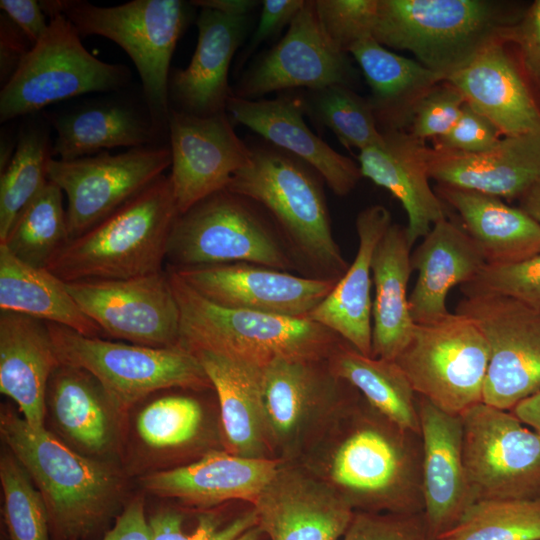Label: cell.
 Segmentation results:
<instances>
[{
  "label": "cell",
  "instance_id": "2e32d148",
  "mask_svg": "<svg viewBox=\"0 0 540 540\" xmlns=\"http://www.w3.org/2000/svg\"><path fill=\"white\" fill-rule=\"evenodd\" d=\"M357 74L347 53L337 49L323 32L314 0H305L285 36L245 72L232 94L255 100L297 87L310 91L331 85L350 87Z\"/></svg>",
  "mask_w": 540,
  "mask_h": 540
},
{
  "label": "cell",
  "instance_id": "8fae6325",
  "mask_svg": "<svg viewBox=\"0 0 540 540\" xmlns=\"http://www.w3.org/2000/svg\"><path fill=\"white\" fill-rule=\"evenodd\" d=\"M395 361L416 395L447 413L461 415L482 402L489 347L465 315L450 312L436 322L415 324Z\"/></svg>",
  "mask_w": 540,
  "mask_h": 540
},
{
  "label": "cell",
  "instance_id": "7dc6e473",
  "mask_svg": "<svg viewBox=\"0 0 540 540\" xmlns=\"http://www.w3.org/2000/svg\"><path fill=\"white\" fill-rule=\"evenodd\" d=\"M466 101L461 92L443 80L434 85L413 108L408 130L413 137L425 141L447 134L457 122Z\"/></svg>",
  "mask_w": 540,
  "mask_h": 540
},
{
  "label": "cell",
  "instance_id": "e0dca14e",
  "mask_svg": "<svg viewBox=\"0 0 540 540\" xmlns=\"http://www.w3.org/2000/svg\"><path fill=\"white\" fill-rule=\"evenodd\" d=\"M171 173L179 214L227 188L247 166L251 150L235 133L226 111L197 116L171 109L168 119Z\"/></svg>",
  "mask_w": 540,
  "mask_h": 540
},
{
  "label": "cell",
  "instance_id": "680465c9",
  "mask_svg": "<svg viewBox=\"0 0 540 540\" xmlns=\"http://www.w3.org/2000/svg\"><path fill=\"white\" fill-rule=\"evenodd\" d=\"M511 412L525 425L540 433V391L517 404Z\"/></svg>",
  "mask_w": 540,
  "mask_h": 540
},
{
  "label": "cell",
  "instance_id": "60d3db41",
  "mask_svg": "<svg viewBox=\"0 0 540 540\" xmlns=\"http://www.w3.org/2000/svg\"><path fill=\"white\" fill-rule=\"evenodd\" d=\"M434 540H540V498L474 501Z\"/></svg>",
  "mask_w": 540,
  "mask_h": 540
},
{
  "label": "cell",
  "instance_id": "4fadbf2b",
  "mask_svg": "<svg viewBox=\"0 0 540 540\" xmlns=\"http://www.w3.org/2000/svg\"><path fill=\"white\" fill-rule=\"evenodd\" d=\"M456 313L472 319L488 343L483 403L511 411L540 391V308L507 296L471 295Z\"/></svg>",
  "mask_w": 540,
  "mask_h": 540
},
{
  "label": "cell",
  "instance_id": "4dcf8cb0",
  "mask_svg": "<svg viewBox=\"0 0 540 540\" xmlns=\"http://www.w3.org/2000/svg\"><path fill=\"white\" fill-rule=\"evenodd\" d=\"M486 260L463 227L447 218L435 223L411 254L417 281L409 295L415 324H427L450 314L446 300L450 290L472 281Z\"/></svg>",
  "mask_w": 540,
  "mask_h": 540
},
{
  "label": "cell",
  "instance_id": "603a6c76",
  "mask_svg": "<svg viewBox=\"0 0 540 540\" xmlns=\"http://www.w3.org/2000/svg\"><path fill=\"white\" fill-rule=\"evenodd\" d=\"M380 145L359 152L362 177L388 190L407 215L406 235L412 247L446 217L444 202L431 188L425 141L405 130L383 131Z\"/></svg>",
  "mask_w": 540,
  "mask_h": 540
},
{
  "label": "cell",
  "instance_id": "8d00e7d4",
  "mask_svg": "<svg viewBox=\"0 0 540 540\" xmlns=\"http://www.w3.org/2000/svg\"><path fill=\"white\" fill-rule=\"evenodd\" d=\"M47 400L58 427L74 443L93 453L111 446L117 411L91 374L60 364L50 379Z\"/></svg>",
  "mask_w": 540,
  "mask_h": 540
},
{
  "label": "cell",
  "instance_id": "7a4b0ae2",
  "mask_svg": "<svg viewBox=\"0 0 540 540\" xmlns=\"http://www.w3.org/2000/svg\"><path fill=\"white\" fill-rule=\"evenodd\" d=\"M247 166L226 190L262 206L276 223L300 275L339 281L349 264L336 242L320 175L274 146L250 147Z\"/></svg>",
  "mask_w": 540,
  "mask_h": 540
},
{
  "label": "cell",
  "instance_id": "d4e9b609",
  "mask_svg": "<svg viewBox=\"0 0 540 540\" xmlns=\"http://www.w3.org/2000/svg\"><path fill=\"white\" fill-rule=\"evenodd\" d=\"M196 25L198 40L189 65L169 78V100L181 112L210 116L226 111L232 91L228 72L247 29L246 16L202 8Z\"/></svg>",
  "mask_w": 540,
  "mask_h": 540
},
{
  "label": "cell",
  "instance_id": "f907efd6",
  "mask_svg": "<svg viewBox=\"0 0 540 540\" xmlns=\"http://www.w3.org/2000/svg\"><path fill=\"white\" fill-rule=\"evenodd\" d=\"M504 43L518 46L527 74L540 89V0L535 1L521 18L507 29Z\"/></svg>",
  "mask_w": 540,
  "mask_h": 540
},
{
  "label": "cell",
  "instance_id": "ba28073f",
  "mask_svg": "<svg viewBox=\"0 0 540 540\" xmlns=\"http://www.w3.org/2000/svg\"><path fill=\"white\" fill-rule=\"evenodd\" d=\"M39 3L49 17L65 15L80 36H102L125 50L139 73L154 126L158 132L168 127L170 62L187 21L183 1L133 0L110 7L79 0Z\"/></svg>",
  "mask_w": 540,
  "mask_h": 540
},
{
  "label": "cell",
  "instance_id": "cb8c5ba5",
  "mask_svg": "<svg viewBox=\"0 0 540 540\" xmlns=\"http://www.w3.org/2000/svg\"><path fill=\"white\" fill-rule=\"evenodd\" d=\"M348 386L331 372L327 359L270 360L264 365V406L271 445L293 448L314 413L344 402Z\"/></svg>",
  "mask_w": 540,
  "mask_h": 540
},
{
  "label": "cell",
  "instance_id": "9f6ffc18",
  "mask_svg": "<svg viewBox=\"0 0 540 540\" xmlns=\"http://www.w3.org/2000/svg\"><path fill=\"white\" fill-rule=\"evenodd\" d=\"M148 523L150 540H209L206 527L201 522L193 534H186L182 515L173 510L157 513Z\"/></svg>",
  "mask_w": 540,
  "mask_h": 540
},
{
  "label": "cell",
  "instance_id": "d590c367",
  "mask_svg": "<svg viewBox=\"0 0 540 540\" xmlns=\"http://www.w3.org/2000/svg\"><path fill=\"white\" fill-rule=\"evenodd\" d=\"M51 122L57 131L51 155L64 161L119 146L152 145L158 134L150 116L120 103L83 107Z\"/></svg>",
  "mask_w": 540,
  "mask_h": 540
},
{
  "label": "cell",
  "instance_id": "4316f807",
  "mask_svg": "<svg viewBox=\"0 0 540 540\" xmlns=\"http://www.w3.org/2000/svg\"><path fill=\"white\" fill-rule=\"evenodd\" d=\"M194 354L217 393L229 452L269 458L272 445L264 406V365L210 350Z\"/></svg>",
  "mask_w": 540,
  "mask_h": 540
},
{
  "label": "cell",
  "instance_id": "bcb514c9",
  "mask_svg": "<svg viewBox=\"0 0 540 540\" xmlns=\"http://www.w3.org/2000/svg\"><path fill=\"white\" fill-rule=\"evenodd\" d=\"M326 37L347 53L357 42L372 37L378 0H314Z\"/></svg>",
  "mask_w": 540,
  "mask_h": 540
},
{
  "label": "cell",
  "instance_id": "ffe728a7",
  "mask_svg": "<svg viewBox=\"0 0 540 540\" xmlns=\"http://www.w3.org/2000/svg\"><path fill=\"white\" fill-rule=\"evenodd\" d=\"M422 441L423 515L432 540L452 528L474 502L462 457L460 415L417 395Z\"/></svg>",
  "mask_w": 540,
  "mask_h": 540
},
{
  "label": "cell",
  "instance_id": "9a60e30c",
  "mask_svg": "<svg viewBox=\"0 0 540 540\" xmlns=\"http://www.w3.org/2000/svg\"><path fill=\"white\" fill-rule=\"evenodd\" d=\"M66 284L81 310L105 335L155 348L178 346L180 311L166 268L127 279Z\"/></svg>",
  "mask_w": 540,
  "mask_h": 540
},
{
  "label": "cell",
  "instance_id": "f1b7e54d",
  "mask_svg": "<svg viewBox=\"0 0 540 540\" xmlns=\"http://www.w3.org/2000/svg\"><path fill=\"white\" fill-rule=\"evenodd\" d=\"M391 224V214L382 205L358 213L355 258L331 292L307 316L367 356L372 352V258Z\"/></svg>",
  "mask_w": 540,
  "mask_h": 540
},
{
  "label": "cell",
  "instance_id": "484cf974",
  "mask_svg": "<svg viewBox=\"0 0 540 540\" xmlns=\"http://www.w3.org/2000/svg\"><path fill=\"white\" fill-rule=\"evenodd\" d=\"M445 80L503 136L540 133V108L505 43L490 44Z\"/></svg>",
  "mask_w": 540,
  "mask_h": 540
},
{
  "label": "cell",
  "instance_id": "1f68e13d",
  "mask_svg": "<svg viewBox=\"0 0 540 540\" xmlns=\"http://www.w3.org/2000/svg\"><path fill=\"white\" fill-rule=\"evenodd\" d=\"M435 192L457 211L487 265L512 264L540 252V224L522 208L473 190L438 185Z\"/></svg>",
  "mask_w": 540,
  "mask_h": 540
},
{
  "label": "cell",
  "instance_id": "ee69618b",
  "mask_svg": "<svg viewBox=\"0 0 540 540\" xmlns=\"http://www.w3.org/2000/svg\"><path fill=\"white\" fill-rule=\"evenodd\" d=\"M202 413L199 402L191 397H162L140 412L137 431L141 439L152 448L177 447L197 435Z\"/></svg>",
  "mask_w": 540,
  "mask_h": 540
},
{
  "label": "cell",
  "instance_id": "7c38bea8",
  "mask_svg": "<svg viewBox=\"0 0 540 540\" xmlns=\"http://www.w3.org/2000/svg\"><path fill=\"white\" fill-rule=\"evenodd\" d=\"M462 457L474 501L540 498V433L480 402L461 415Z\"/></svg>",
  "mask_w": 540,
  "mask_h": 540
},
{
  "label": "cell",
  "instance_id": "c3c4849f",
  "mask_svg": "<svg viewBox=\"0 0 540 540\" xmlns=\"http://www.w3.org/2000/svg\"><path fill=\"white\" fill-rule=\"evenodd\" d=\"M340 540H432L423 513L356 511Z\"/></svg>",
  "mask_w": 540,
  "mask_h": 540
},
{
  "label": "cell",
  "instance_id": "f546056e",
  "mask_svg": "<svg viewBox=\"0 0 540 540\" xmlns=\"http://www.w3.org/2000/svg\"><path fill=\"white\" fill-rule=\"evenodd\" d=\"M280 464L272 458H250L210 452L196 462L146 476L150 492L209 507L230 500L256 501Z\"/></svg>",
  "mask_w": 540,
  "mask_h": 540
},
{
  "label": "cell",
  "instance_id": "681fc988",
  "mask_svg": "<svg viewBox=\"0 0 540 540\" xmlns=\"http://www.w3.org/2000/svg\"><path fill=\"white\" fill-rule=\"evenodd\" d=\"M502 139L498 128L485 116L465 103L460 117L452 129L434 140V148L462 152L482 153L492 149Z\"/></svg>",
  "mask_w": 540,
  "mask_h": 540
},
{
  "label": "cell",
  "instance_id": "44dd1931",
  "mask_svg": "<svg viewBox=\"0 0 540 540\" xmlns=\"http://www.w3.org/2000/svg\"><path fill=\"white\" fill-rule=\"evenodd\" d=\"M226 111L234 121L314 169L338 196L349 194L362 178L358 164L335 151L307 127L301 97L283 95L272 100H248L232 94Z\"/></svg>",
  "mask_w": 540,
  "mask_h": 540
},
{
  "label": "cell",
  "instance_id": "74e56055",
  "mask_svg": "<svg viewBox=\"0 0 540 540\" xmlns=\"http://www.w3.org/2000/svg\"><path fill=\"white\" fill-rule=\"evenodd\" d=\"M327 363L336 377L377 412L402 429L420 434L417 395L395 360L364 355L342 340Z\"/></svg>",
  "mask_w": 540,
  "mask_h": 540
},
{
  "label": "cell",
  "instance_id": "f35d334b",
  "mask_svg": "<svg viewBox=\"0 0 540 540\" xmlns=\"http://www.w3.org/2000/svg\"><path fill=\"white\" fill-rule=\"evenodd\" d=\"M63 195V191L49 180L18 216L0 244L22 262L47 268L70 240Z\"/></svg>",
  "mask_w": 540,
  "mask_h": 540
},
{
  "label": "cell",
  "instance_id": "52a82bcc",
  "mask_svg": "<svg viewBox=\"0 0 540 540\" xmlns=\"http://www.w3.org/2000/svg\"><path fill=\"white\" fill-rule=\"evenodd\" d=\"M166 262L174 269L250 263L300 274L269 213L258 203L226 189L177 216Z\"/></svg>",
  "mask_w": 540,
  "mask_h": 540
},
{
  "label": "cell",
  "instance_id": "ab89813d",
  "mask_svg": "<svg viewBox=\"0 0 540 540\" xmlns=\"http://www.w3.org/2000/svg\"><path fill=\"white\" fill-rule=\"evenodd\" d=\"M47 133L36 126L19 132L15 152L0 178V243L22 211L49 181L47 164L51 155Z\"/></svg>",
  "mask_w": 540,
  "mask_h": 540
},
{
  "label": "cell",
  "instance_id": "e575fe53",
  "mask_svg": "<svg viewBox=\"0 0 540 540\" xmlns=\"http://www.w3.org/2000/svg\"><path fill=\"white\" fill-rule=\"evenodd\" d=\"M0 311L31 316L91 337L105 336L78 306L65 281L28 265L0 244Z\"/></svg>",
  "mask_w": 540,
  "mask_h": 540
},
{
  "label": "cell",
  "instance_id": "3957f363",
  "mask_svg": "<svg viewBox=\"0 0 540 540\" xmlns=\"http://www.w3.org/2000/svg\"><path fill=\"white\" fill-rule=\"evenodd\" d=\"M522 15L490 0H378L372 37L446 79L490 44L504 43Z\"/></svg>",
  "mask_w": 540,
  "mask_h": 540
},
{
  "label": "cell",
  "instance_id": "91938a15",
  "mask_svg": "<svg viewBox=\"0 0 540 540\" xmlns=\"http://www.w3.org/2000/svg\"><path fill=\"white\" fill-rule=\"evenodd\" d=\"M521 208L540 224V186L521 198Z\"/></svg>",
  "mask_w": 540,
  "mask_h": 540
},
{
  "label": "cell",
  "instance_id": "d6a6232c",
  "mask_svg": "<svg viewBox=\"0 0 540 540\" xmlns=\"http://www.w3.org/2000/svg\"><path fill=\"white\" fill-rule=\"evenodd\" d=\"M411 248L405 227L392 223L375 249L371 264L375 287L372 357L395 360L412 335L415 323L407 296Z\"/></svg>",
  "mask_w": 540,
  "mask_h": 540
},
{
  "label": "cell",
  "instance_id": "7bdbcfd3",
  "mask_svg": "<svg viewBox=\"0 0 540 540\" xmlns=\"http://www.w3.org/2000/svg\"><path fill=\"white\" fill-rule=\"evenodd\" d=\"M5 523L11 540H48L49 514L44 499L20 462L0 460Z\"/></svg>",
  "mask_w": 540,
  "mask_h": 540
},
{
  "label": "cell",
  "instance_id": "816d5d0a",
  "mask_svg": "<svg viewBox=\"0 0 540 540\" xmlns=\"http://www.w3.org/2000/svg\"><path fill=\"white\" fill-rule=\"evenodd\" d=\"M305 0H264L258 25L248 43L243 60L265 40L271 38L293 18L303 7Z\"/></svg>",
  "mask_w": 540,
  "mask_h": 540
},
{
  "label": "cell",
  "instance_id": "5b68a950",
  "mask_svg": "<svg viewBox=\"0 0 540 540\" xmlns=\"http://www.w3.org/2000/svg\"><path fill=\"white\" fill-rule=\"evenodd\" d=\"M166 270L180 311L178 346L240 356L260 364L275 357L328 359L343 340L308 318H293L218 305Z\"/></svg>",
  "mask_w": 540,
  "mask_h": 540
},
{
  "label": "cell",
  "instance_id": "8992f818",
  "mask_svg": "<svg viewBox=\"0 0 540 540\" xmlns=\"http://www.w3.org/2000/svg\"><path fill=\"white\" fill-rule=\"evenodd\" d=\"M0 432L37 486L60 536L84 537L106 519L118 491L117 478L106 465L81 456L45 428L34 429L10 411L1 414Z\"/></svg>",
  "mask_w": 540,
  "mask_h": 540
},
{
  "label": "cell",
  "instance_id": "db71d44e",
  "mask_svg": "<svg viewBox=\"0 0 540 540\" xmlns=\"http://www.w3.org/2000/svg\"><path fill=\"white\" fill-rule=\"evenodd\" d=\"M32 44L23 32L5 15L0 21V70L4 84L16 71ZM3 84V85H4Z\"/></svg>",
  "mask_w": 540,
  "mask_h": 540
},
{
  "label": "cell",
  "instance_id": "9c48e42d",
  "mask_svg": "<svg viewBox=\"0 0 540 540\" xmlns=\"http://www.w3.org/2000/svg\"><path fill=\"white\" fill-rule=\"evenodd\" d=\"M60 364L85 370L117 412L161 389L212 387L197 356L180 346L155 348L83 335L48 323Z\"/></svg>",
  "mask_w": 540,
  "mask_h": 540
},
{
  "label": "cell",
  "instance_id": "ac0fdd59",
  "mask_svg": "<svg viewBox=\"0 0 540 540\" xmlns=\"http://www.w3.org/2000/svg\"><path fill=\"white\" fill-rule=\"evenodd\" d=\"M174 270L218 305L293 318H307L338 282L250 263Z\"/></svg>",
  "mask_w": 540,
  "mask_h": 540
},
{
  "label": "cell",
  "instance_id": "5bb4252c",
  "mask_svg": "<svg viewBox=\"0 0 540 540\" xmlns=\"http://www.w3.org/2000/svg\"><path fill=\"white\" fill-rule=\"evenodd\" d=\"M169 166L170 148L156 144L130 148L116 155L102 151L96 156L67 161L51 157L47 175L67 197L70 240L138 195Z\"/></svg>",
  "mask_w": 540,
  "mask_h": 540
},
{
  "label": "cell",
  "instance_id": "f5cc1de1",
  "mask_svg": "<svg viewBox=\"0 0 540 540\" xmlns=\"http://www.w3.org/2000/svg\"><path fill=\"white\" fill-rule=\"evenodd\" d=\"M3 13L23 32L32 46L46 33L49 22L45 20L40 3L35 0H1Z\"/></svg>",
  "mask_w": 540,
  "mask_h": 540
},
{
  "label": "cell",
  "instance_id": "f6af8a7d",
  "mask_svg": "<svg viewBox=\"0 0 540 540\" xmlns=\"http://www.w3.org/2000/svg\"><path fill=\"white\" fill-rule=\"evenodd\" d=\"M460 289L464 296H507L540 308V252L512 264H486Z\"/></svg>",
  "mask_w": 540,
  "mask_h": 540
},
{
  "label": "cell",
  "instance_id": "83f0119b",
  "mask_svg": "<svg viewBox=\"0 0 540 540\" xmlns=\"http://www.w3.org/2000/svg\"><path fill=\"white\" fill-rule=\"evenodd\" d=\"M59 366L47 322L0 311V391L34 429L45 428L48 386Z\"/></svg>",
  "mask_w": 540,
  "mask_h": 540
},
{
  "label": "cell",
  "instance_id": "277c9868",
  "mask_svg": "<svg viewBox=\"0 0 540 540\" xmlns=\"http://www.w3.org/2000/svg\"><path fill=\"white\" fill-rule=\"evenodd\" d=\"M179 215L164 174L101 222L70 240L47 267L65 282L160 272Z\"/></svg>",
  "mask_w": 540,
  "mask_h": 540
},
{
  "label": "cell",
  "instance_id": "11a10c76",
  "mask_svg": "<svg viewBox=\"0 0 540 540\" xmlns=\"http://www.w3.org/2000/svg\"><path fill=\"white\" fill-rule=\"evenodd\" d=\"M102 540H150V529L142 499L133 500L118 516Z\"/></svg>",
  "mask_w": 540,
  "mask_h": 540
},
{
  "label": "cell",
  "instance_id": "d6986e66",
  "mask_svg": "<svg viewBox=\"0 0 540 540\" xmlns=\"http://www.w3.org/2000/svg\"><path fill=\"white\" fill-rule=\"evenodd\" d=\"M253 507L270 540H340L355 513L328 482L281 465Z\"/></svg>",
  "mask_w": 540,
  "mask_h": 540
},
{
  "label": "cell",
  "instance_id": "6f0895ef",
  "mask_svg": "<svg viewBox=\"0 0 540 540\" xmlns=\"http://www.w3.org/2000/svg\"><path fill=\"white\" fill-rule=\"evenodd\" d=\"M201 8L215 10L232 16H247L258 4L253 0H195L190 2Z\"/></svg>",
  "mask_w": 540,
  "mask_h": 540
},
{
  "label": "cell",
  "instance_id": "6da1fadb",
  "mask_svg": "<svg viewBox=\"0 0 540 540\" xmlns=\"http://www.w3.org/2000/svg\"><path fill=\"white\" fill-rule=\"evenodd\" d=\"M327 482L356 511L423 513L422 441L363 398L345 405Z\"/></svg>",
  "mask_w": 540,
  "mask_h": 540
},
{
  "label": "cell",
  "instance_id": "30bf717a",
  "mask_svg": "<svg viewBox=\"0 0 540 540\" xmlns=\"http://www.w3.org/2000/svg\"><path fill=\"white\" fill-rule=\"evenodd\" d=\"M62 13L24 56L0 93V120L32 114L89 92L118 90L129 80L127 67L97 59Z\"/></svg>",
  "mask_w": 540,
  "mask_h": 540
},
{
  "label": "cell",
  "instance_id": "7402d4cb",
  "mask_svg": "<svg viewBox=\"0 0 540 540\" xmlns=\"http://www.w3.org/2000/svg\"><path fill=\"white\" fill-rule=\"evenodd\" d=\"M428 170L439 185L521 199L540 186V133L503 136L476 154L429 147Z\"/></svg>",
  "mask_w": 540,
  "mask_h": 540
},
{
  "label": "cell",
  "instance_id": "b9f144b4",
  "mask_svg": "<svg viewBox=\"0 0 540 540\" xmlns=\"http://www.w3.org/2000/svg\"><path fill=\"white\" fill-rule=\"evenodd\" d=\"M305 112L331 129L348 149L360 151L380 145L383 134L378 127L369 98L344 85H331L310 91L303 98Z\"/></svg>",
  "mask_w": 540,
  "mask_h": 540
},
{
  "label": "cell",
  "instance_id": "836d02e7",
  "mask_svg": "<svg viewBox=\"0 0 540 540\" xmlns=\"http://www.w3.org/2000/svg\"><path fill=\"white\" fill-rule=\"evenodd\" d=\"M370 87L372 104L381 132L407 130L414 106L444 77L418 61L391 52L373 37L348 51Z\"/></svg>",
  "mask_w": 540,
  "mask_h": 540
}]
</instances>
